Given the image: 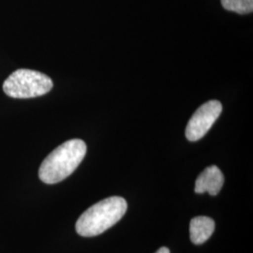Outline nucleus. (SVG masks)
I'll return each instance as SVG.
<instances>
[{
  "label": "nucleus",
  "instance_id": "1",
  "mask_svg": "<svg viewBox=\"0 0 253 253\" xmlns=\"http://www.w3.org/2000/svg\"><path fill=\"white\" fill-rule=\"evenodd\" d=\"M86 154V145L80 139H73L57 146L42 162L39 177L43 183H59L73 173Z\"/></svg>",
  "mask_w": 253,
  "mask_h": 253
},
{
  "label": "nucleus",
  "instance_id": "2",
  "mask_svg": "<svg viewBox=\"0 0 253 253\" xmlns=\"http://www.w3.org/2000/svg\"><path fill=\"white\" fill-rule=\"evenodd\" d=\"M126 200L113 196L101 200L84 211L76 222L77 234L84 237L100 235L123 217L126 214Z\"/></svg>",
  "mask_w": 253,
  "mask_h": 253
},
{
  "label": "nucleus",
  "instance_id": "3",
  "mask_svg": "<svg viewBox=\"0 0 253 253\" xmlns=\"http://www.w3.org/2000/svg\"><path fill=\"white\" fill-rule=\"evenodd\" d=\"M53 81L46 74L20 69L11 73L3 84V91L14 99H30L43 96L53 88Z\"/></svg>",
  "mask_w": 253,
  "mask_h": 253
},
{
  "label": "nucleus",
  "instance_id": "4",
  "mask_svg": "<svg viewBox=\"0 0 253 253\" xmlns=\"http://www.w3.org/2000/svg\"><path fill=\"white\" fill-rule=\"evenodd\" d=\"M222 112L218 100H209L195 111L186 127V137L190 142L202 139L213 126Z\"/></svg>",
  "mask_w": 253,
  "mask_h": 253
},
{
  "label": "nucleus",
  "instance_id": "5",
  "mask_svg": "<svg viewBox=\"0 0 253 253\" xmlns=\"http://www.w3.org/2000/svg\"><path fill=\"white\" fill-rule=\"evenodd\" d=\"M224 184V175L216 165L209 166L200 173L195 182V192H208L211 196H216Z\"/></svg>",
  "mask_w": 253,
  "mask_h": 253
},
{
  "label": "nucleus",
  "instance_id": "6",
  "mask_svg": "<svg viewBox=\"0 0 253 253\" xmlns=\"http://www.w3.org/2000/svg\"><path fill=\"white\" fill-rule=\"evenodd\" d=\"M215 230V221L206 216L193 217L190 220V240L193 244L202 245L207 242Z\"/></svg>",
  "mask_w": 253,
  "mask_h": 253
},
{
  "label": "nucleus",
  "instance_id": "7",
  "mask_svg": "<svg viewBox=\"0 0 253 253\" xmlns=\"http://www.w3.org/2000/svg\"><path fill=\"white\" fill-rule=\"evenodd\" d=\"M224 9L239 14L252 13L253 10V0H221Z\"/></svg>",
  "mask_w": 253,
  "mask_h": 253
},
{
  "label": "nucleus",
  "instance_id": "8",
  "mask_svg": "<svg viewBox=\"0 0 253 253\" xmlns=\"http://www.w3.org/2000/svg\"><path fill=\"white\" fill-rule=\"evenodd\" d=\"M156 253H170V250L168 248H166V247H163L159 251H157Z\"/></svg>",
  "mask_w": 253,
  "mask_h": 253
}]
</instances>
